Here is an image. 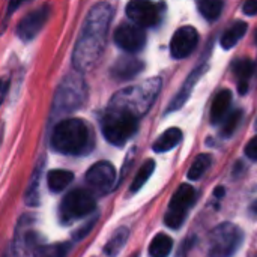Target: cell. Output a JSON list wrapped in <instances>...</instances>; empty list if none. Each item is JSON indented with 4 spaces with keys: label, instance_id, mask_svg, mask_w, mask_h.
I'll return each mask as SVG.
<instances>
[{
    "label": "cell",
    "instance_id": "d6986e66",
    "mask_svg": "<svg viewBox=\"0 0 257 257\" xmlns=\"http://www.w3.org/2000/svg\"><path fill=\"white\" fill-rule=\"evenodd\" d=\"M181 140H182V131L179 128H170L157 139L152 149L155 152H167L173 149L175 146H178Z\"/></svg>",
    "mask_w": 257,
    "mask_h": 257
},
{
    "label": "cell",
    "instance_id": "f546056e",
    "mask_svg": "<svg viewBox=\"0 0 257 257\" xmlns=\"http://www.w3.org/2000/svg\"><path fill=\"white\" fill-rule=\"evenodd\" d=\"M245 155H247L250 160L257 161V136H254V137L248 142V145L245 146Z\"/></svg>",
    "mask_w": 257,
    "mask_h": 257
},
{
    "label": "cell",
    "instance_id": "2e32d148",
    "mask_svg": "<svg viewBox=\"0 0 257 257\" xmlns=\"http://www.w3.org/2000/svg\"><path fill=\"white\" fill-rule=\"evenodd\" d=\"M205 69H206V65H203V66H200V68H196V69L190 74V77H188L187 81L184 83L182 89L178 92V95H176V96L173 98V101L170 102L167 111H175V110L181 108V107L185 104V101L188 99V96H190V93H191V90H193L196 81L202 77V74L205 72Z\"/></svg>",
    "mask_w": 257,
    "mask_h": 257
},
{
    "label": "cell",
    "instance_id": "7c38bea8",
    "mask_svg": "<svg viewBox=\"0 0 257 257\" xmlns=\"http://www.w3.org/2000/svg\"><path fill=\"white\" fill-rule=\"evenodd\" d=\"M199 42V33L193 26L179 27L170 42V53L175 59H185L190 56Z\"/></svg>",
    "mask_w": 257,
    "mask_h": 257
},
{
    "label": "cell",
    "instance_id": "9a60e30c",
    "mask_svg": "<svg viewBox=\"0 0 257 257\" xmlns=\"http://www.w3.org/2000/svg\"><path fill=\"white\" fill-rule=\"evenodd\" d=\"M196 197H197L196 190L191 185L184 184L173 194V197L170 200V205H169V211H173V212H179V214L187 215L188 209L196 203Z\"/></svg>",
    "mask_w": 257,
    "mask_h": 257
},
{
    "label": "cell",
    "instance_id": "484cf974",
    "mask_svg": "<svg viewBox=\"0 0 257 257\" xmlns=\"http://www.w3.org/2000/svg\"><path fill=\"white\" fill-rule=\"evenodd\" d=\"M199 11L208 21H214L223 11V0H199Z\"/></svg>",
    "mask_w": 257,
    "mask_h": 257
},
{
    "label": "cell",
    "instance_id": "f1b7e54d",
    "mask_svg": "<svg viewBox=\"0 0 257 257\" xmlns=\"http://www.w3.org/2000/svg\"><path fill=\"white\" fill-rule=\"evenodd\" d=\"M241 119H242V111L241 110H235V111H232L227 117H226V120L223 122V128H221V136L223 137H230L235 131H236V128H238V125H239V122H241Z\"/></svg>",
    "mask_w": 257,
    "mask_h": 257
},
{
    "label": "cell",
    "instance_id": "5b68a950",
    "mask_svg": "<svg viewBox=\"0 0 257 257\" xmlns=\"http://www.w3.org/2000/svg\"><path fill=\"white\" fill-rule=\"evenodd\" d=\"M139 117H136L133 113L108 107L101 119V131L105 140L114 146L125 145L137 131Z\"/></svg>",
    "mask_w": 257,
    "mask_h": 257
},
{
    "label": "cell",
    "instance_id": "52a82bcc",
    "mask_svg": "<svg viewBox=\"0 0 257 257\" xmlns=\"http://www.w3.org/2000/svg\"><path fill=\"white\" fill-rule=\"evenodd\" d=\"M96 202L93 196L87 190H74L68 193L60 205V217L65 223L80 220L87 217L90 212L95 211Z\"/></svg>",
    "mask_w": 257,
    "mask_h": 257
},
{
    "label": "cell",
    "instance_id": "ba28073f",
    "mask_svg": "<svg viewBox=\"0 0 257 257\" xmlns=\"http://www.w3.org/2000/svg\"><path fill=\"white\" fill-rule=\"evenodd\" d=\"M114 44L126 53H137L146 44V33L143 27L125 23L114 30Z\"/></svg>",
    "mask_w": 257,
    "mask_h": 257
},
{
    "label": "cell",
    "instance_id": "cb8c5ba5",
    "mask_svg": "<svg viewBox=\"0 0 257 257\" xmlns=\"http://www.w3.org/2000/svg\"><path fill=\"white\" fill-rule=\"evenodd\" d=\"M69 250H71V245L66 242L41 245L33 251V257H68Z\"/></svg>",
    "mask_w": 257,
    "mask_h": 257
},
{
    "label": "cell",
    "instance_id": "ffe728a7",
    "mask_svg": "<svg viewBox=\"0 0 257 257\" xmlns=\"http://www.w3.org/2000/svg\"><path fill=\"white\" fill-rule=\"evenodd\" d=\"M247 29H248V26H247V23H244V21H236V23H233V24L223 33L221 41H220L221 47L226 48V50H230L232 47H235V45L242 39V36L247 33Z\"/></svg>",
    "mask_w": 257,
    "mask_h": 257
},
{
    "label": "cell",
    "instance_id": "83f0119b",
    "mask_svg": "<svg viewBox=\"0 0 257 257\" xmlns=\"http://www.w3.org/2000/svg\"><path fill=\"white\" fill-rule=\"evenodd\" d=\"M232 68H233V74L236 75V78L239 81H248V78L254 72V65L248 59H239V60H236Z\"/></svg>",
    "mask_w": 257,
    "mask_h": 257
},
{
    "label": "cell",
    "instance_id": "30bf717a",
    "mask_svg": "<svg viewBox=\"0 0 257 257\" xmlns=\"http://www.w3.org/2000/svg\"><path fill=\"white\" fill-rule=\"evenodd\" d=\"M51 8L50 5H42L41 8L29 12L18 24L17 27V35L23 41H32L36 38V35L44 29L47 20L50 18Z\"/></svg>",
    "mask_w": 257,
    "mask_h": 257
},
{
    "label": "cell",
    "instance_id": "8992f818",
    "mask_svg": "<svg viewBox=\"0 0 257 257\" xmlns=\"http://www.w3.org/2000/svg\"><path fill=\"white\" fill-rule=\"evenodd\" d=\"M244 242V232L232 224L217 226L209 236V257H232Z\"/></svg>",
    "mask_w": 257,
    "mask_h": 257
},
{
    "label": "cell",
    "instance_id": "4316f807",
    "mask_svg": "<svg viewBox=\"0 0 257 257\" xmlns=\"http://www.w3.org/2000/svg\"><path fill=\"white\" fill-rule=\"evenodd\" d=\"M154 170H155V161L154 160L145 161L143 166L139 169V172H137V175H136V178H134V181L131 184V191L133 193L139 191L148 182V179L151 178V175L154 173Z\"/></svg>",
    "mask_w": 257,
    "mask_h": 257
},
{
    "label": "cell",
    "instance_id": "ac0fdd59",
    "mask_svg": "<svg viewBox=\"0 0 257 257\" xmlns=\"http://www.w3.org/2000/svg\"><path fill=\"white\" fill-rule=\"evenodd\" d=\"M42 169H44V158H41V161L36 164V167H35V170L32 173L29 187L26 190L24 202H26L27 206H36V205H39V182H41Z\"/></svg>",
    "mask_w": 257,
    "mask_h": 257
},
{
    "label": "cell",
    "instance_id": "7402d4cb",
    "mask_svg": "<svg viewBox=\"0 0 257 257\" xmlns=\"http://www.w3.org/2000/svg\"><path fill=\"white\" fill-rule=\"evenodd\" d=\"M130 236V230L126 227H120L114 232V235L110 238V241L105 244L104 247V253L108 257L117 256L120 253V250L123 248V245L126 244Z\"/></svg>",
    "mask_w": 257,
    "mask_h": 257
},
{
    "label": "cell",
    "instance_id": "836d02e7",
    "mask_svg": "<svg viewBox=\"0 0 257 257\" xmlns=\"http://www.w3.org/2000/svg\"><path fill=\"white\" fill-rule=\"evenodd\" d=\"M221 194H224V190H223V187H220V188H217V190H215V196H218V197H220Z\"/></svg>",
    "mask_w": 257,
    "mask_h": 257
},
{
    "label": "cell",
    "instance_id": "9c48e42d",
    "mask_svg": "<svg viewBox=\"0 0 257 257\" xmlns=\"http://www.w3.org/2000/svg\"><path fill=\"white\" fill-rule=\"evenodd\" d=\"M126 15L131 23L140 27H154L160 21L158 6L151 0H130L126 5Z\"/></svg>",
    "mask_w": 257,
    "mask_h": 257
},
{
    "label": "cell",
    "instance_id": "d4e9b609",
    "mask_svg": "<svg viewBox=\"0 0 257 257\" xmlns=\"http://www.w3.org/2000/svg\"><path fill=\"white\" fill-rule=\"evenodd\" d=\"M211 164H212V157H211L209 154H202V155H199V157L194 160V163L191 164L190 170H188V179H191V181L200 179V178L206 173V170L211 167Z\"/></svg>",
    "mask_w": 257,
    "mask_h": 257
},
{
    "label": "cell",
    "instance_id": "1f68e13d",
    "mask_svg": "<svg viewBox=\"0 0 257 257\" xmlns=\"http://www.w3.org/2000/svg\"><path fill=\"white\" fill-rule=\"evenodd\" d=\"M8 89H9V78L8 77H3L0 80V105L5 101V96L8 93Z\"/></svg>",
    "mask_w": 257,
    "mask_h": 257
},
{
    "label": "cell",
    "instance_id": "5bb4252c",
    "mask_svg": "<svg viewBox=\"0 0 257 257\" xmlns=\"http://www.w3.org/2000/svg\"><path fill=\"white\" fill-rule=\"evenodd\" d=\"M143 69V63L134 57H120L114 62L110 72L111 77L117 81H128L140 74Z\"/></svg>",
    "mask_w": 257,
    "mask_h": 257
},
{
    "label": "cell",
    "instance_id": "8fae6325",
    "mask_svg": "<svg viewBox=\"0 0 257 257\" xmlns=\"http://www.w3.org/2000/svg\"><path fill=\"white\" fill-rule=\"evenodd\" d=\"M86 182L99 193H107L116 182V169L108 161L93 164L86 173Z\"/></svg>",
    "mask_w": 257,
    "mask_h": 257
},
{
    "label": "cell",
    "instance_id": "603a6c76",
    "mask_svg": "<svg viewBox=\"0 0 257 257\" xmlns=\"http://www.w3.org/2000/svg\"><path fill=\"white\" fill-rule=\"evenodd\" d=\"M173 248V241L170 236L160 233L157 235L151 245H149V256L151 257H169Z\"/></svg>",
    "mask_w": 257,
    "mask_h": 257
},
{
    "label": "cell",
    "instance_id": "277c9868",
    "mask_svg": "<svg viewBox=\"0 0 257 257\" xmlns=\"http://www.w3.org/2000/svg\"><path fill=\"white\" fill-rule=\"evenodd\" d=\"M161 84L163 81L160 77H152L139 86L125 87L114 93L108 107L122 108L133 113L136 117H140L151 108V105L157 99L161 90Z\"/></svg>",
    "mask_w": 257,
    "mask_h": 257
},
{
    "label": "cell",
    "instance_id": "3957f363",
    "mask_svg": "<svg viewBox=\"0 0 257 257\" xmlns=\"http://www.w3.org/2000/svg\"><path fill=\"white\" fill-rule=\"evenodd\" d=\"M87 95L89 89L83 74L78 71L66 74L60 80L54 92L51 104V119L63 117L80 110L86 102Z\"/></svg>",
    "mask_w": 257,
    "mask_h": 257
},
{
    "label": "cell",
    "instance_id": "6da1fadb",
    "mask_svg": "<svg viewBox=\"0 0 257 257\" xmlns=\"http://www.w3.org/2000/svg\"><path fill=\"white\" fill-rule=\"evenodd\" d=\"M111 18L113 8L107 2H99L90 8L72 51V65L75 71L84 74L98 65L107 44Z\"/></svg>",
    "mask_w": 257,
    "mask_h": 257
},
{
    "label": "cell",
    "instance_id": "7a4b0ae2",
    "mask_svg": "<svg viewBox=\"0 0 257 257\" xmlns=\"http://www.w3.org/2000/svg\"><path fill=\"white\" fill-rule=\"evenodd\" d=\"M51 146L63 155H83L92 148V130L81 119H62L53 130Z\"/></svg>",
    "mask_w": 257,
    "mask_h": 257
},
{
    "label": "cell",
    "instance_id": "4dcf8cb0",
    "mask_svg": "<svg viewBox=\"0 0 257 257\" xmlns=\"http://www.w3.org/2000/svg\"><path fill=\"white\" fill-rule=\"evenodd\" d=\"M244 14L247 15H256L257 14V0H247L242 8Z\"/></svg>",
    "mask_w": 257,
    "mask_h": 257
},
{
    "label": "cell",
    "instance_id": "e0dca14e",
    "mask_svg": "<svg viewBox=\"0 0 257 257\" xmlns=\"http://www.w3.org/2000/svg\"><path fill=\"white\" fill-rule=\"evenodd\" d=\"M232 102V92L229 89H224L221 92H218V95L215 96L212 107H211V122L214 125H217L218 122H221L230 107Z\"/></svg>",
    "mask_w": 257,
    "mask_h": 257
},
{
    "label": "cell",
    "instance_id": "44dd1931",
    "mask_svg": "<svg viewBox=\"0 0 257 257\" xmlns=\"http://www.w3.org/2000/svg\"><path fill=\"white\" fill-rule=\"evenodd\" d=\"M74 181V173L69 170H51L47 176L48 188L53 193H60Z\"/></svg>",
    "mask_w": 257,
    "mask_h": 257
},
{
    "label": "cell",
    "instance_id": "d6a6232c",
    "mask_svg": "<svg viewBox=\"0 0 257 257\" xmlns=\"http://www.w3.org/2000/svg\"><path fill=\"white\" fill-rule=\"evenodd\" d=\"M24 0H9V5H8V11H6V17H9L12 12H15L18 9V6L23 3Z\"/></svg>",
    "mask_w": 257,
    "mask_h": 257
},
{
    "label": "cell",
    "instance_id": "4fadbf2b",
    "mask_svg": "<svg viewBox=\"0 0 257 257\" xmlns=\"http://www.w3.org/2000/svg\"><path fill=\"white\" fill-rule=\"evenodd\" d=\"M29 217H23L15 230V241H14V251L17 256H26L33 253L39 245V235L30 229V223L27 221Z\"/></svg>",
    "mask_w": 257,
    "mask_h": 257
},
{
    "label": "cell",
    "instance_id": "e575fe53",
    "mask_svg": "<svg viewBox=\"0 0 257 257\" xmlns=\"http://www.w3.org/2000/svg\"><path fill=\"white\" fill-rule=\"evenodd\" d=\"M256 42H257V33H256Z\"/></svg>",
    "mask_w": 257,
    "mask_h": 257
}]
</instances>
